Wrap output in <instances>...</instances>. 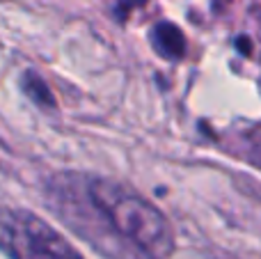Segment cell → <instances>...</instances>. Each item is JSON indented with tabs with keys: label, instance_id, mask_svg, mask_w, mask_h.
<instances>
[{
	"label": "cell",
	"instance_id": "6da1fadb",
	"mask_svg": "<svg viewBox=\"0 0 261 259\" xmlns=\"http://www.w3.org/2000/svg\"><path fill=\"white\" fill-rule=\"evenodd\" d=\"M46 206L108 259H170V218L128 184L85 172H55Z\"/></svg>",
	"mask_w": 261,
	"mask_h": 259
},
{
	"label": "cell",
	"instance_id": "7a4b0ae2",
	"mask_svg": "<svg viewBox=\"0 0 261 259\" xmlns=\"http://www.w3.org/2000/svg\"><path fill=\"white\" fill-rule=\"evenodd\" d=\"M0 252L9 259H85L41 216L0 206Z\"/></svg>",
	"mask_w": 261,
	"mask_h": 259
},
{
	"label": "cell",
	"instance_id": "3957f363",
	"mask_svg": "<svg viewBox=\"0 0 261 259\" xmlns=\"http://www.w3.org/2000/svg\"><path fill=\"white\" fill-rule=\"evenodd\" d=\"M149 41H151L153 50L158 55H163L165 60H179L186 53L184 32L170 21H158L149 30Z\"/></svg>",
	"mask_w": 261,
	"mask_h": 259
},
{
	"label": "cell",
	"instance_id": "277c9868",
	"mask_svg": "<svg viewBox=\"0 0 261 259\" xmlns=\"http://www.w3.org/2000/svg\"><path fill=\"white\" fill-rule=\"evenodd\" d=\"M21 87H23V92H25V94L30 96L37 106H41V108H53V106H55L53 92H50V87L46 85V81L39 76V73L25 71V76L21 78Z\"/></svg>",
	"mask_w": 261,
	"mask_h": 259
},
{
	"label": "cell",
	"instance_id": "5b68a950",
	"mask_svg": "<svg viewBox=\"0 0 261 259\" xmlns=\"http://www.w3.org/2000/svg\"><path fill=\"white\" fill-rule=\"evenodd\" d=\"M144 3H147V0H117V14L122 18H126L135 7H140V5H144Z\"/></svg>",
	"mask_w": 261,
	"mask_h": 259
}]
</instances>
